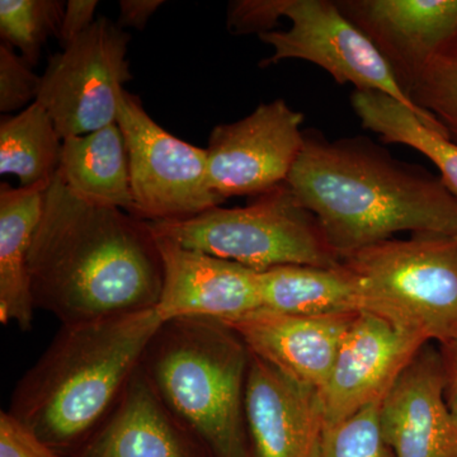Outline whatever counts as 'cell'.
<instances>
[{"label":"cell","mask_w":457,"mask_h":457,"mask_svg":"<svg viewBox=\"0 0 457 457\" xmlns=\"http://www.w3.org/2000/svg\"><path fill=\"white\" fill-rule=\"evenodd\" d=\"M33 303L62 326L155 309L163 262L149 221L75 196L59 174L27 257Z\"/></svg>","instance_id":"1"},{"label":"cell","mask_w":457,"mask_h":457,"mask_svg":"<svg viewBox=\"0 0 457 457\" xmlns=\"http://www.w3.org/2000/svg\"><path fill=\"white\" fill-rule=\"evenodd\" d=\"M286 185L339 258L405 231L457 237V196L441 177L363 137L306 130Z\"/></svg>","instance_id":"2"},{"label":"cell","mask_w":457,"mask_h":457,"mask_svg":"<svg viewBox=\"0 0 457 457\" xmlns=\"http://www.w3.org/2000/svg\"><path fill=\"white\" fill-rule=\"evenodd\" d=\"M162 324L149 309L62 326L18 381L8 413L68 455L112 413Z\"/></svg>","instance_id":"3"},{"label":"cell","mask_w":457,"mask_h":457,"mask_svg":"<svg viewBox=\"0 0 457 457\" xmlns=\"http://www.w3.org/2000/svg\"><path fill=\"white\" fill-rule=\"evenodd\" d=\"M248 366V348L227 324L182 318L162 324L140 371L212 457H255L245 422Z\"/></svg>","instance_id":"4"},{"label":"cell","mask_w":457,"mask_h":457,"mask_svg":"<svg viewBox=\"0 0 457 457\" xmlns=\"http://www.w3.org/2000/svg\"><path fill=\"white\" fill-rule=\"evenodd\" d=\"M341 262L359 278L366 312L427 343L457 341V237L413 234Z\"/></svg>","instance_id":"5"},{"label":"cell","mask_w":457,"mask_h":457,"mask_svg":"<svg viewBox=\"0 0 457 457\" xmlns=\"http://www.w3.org/2000/svg\"><path fill=\"white\" fill-rule=\"evenodd\" d=\"M149 225L156 237L237 262L258 273L290 264L323 269L341 264L317 218L286 183L258 195L246 206L213 207L185 220Z\"/></svg>","instance_id":"6"},{"label":"cell","mask_w":457,"mask_h":457,"mask_svg":"<svg viewBox=\"0 0 457 457\" xmlns=\"http://www.w3.org/2000/svg\"><path fill=\"white\" fill-rule=\"evenodd\" d=\"M117 125L128 150L132 215L150 222L185 220L225 203L210 187L206 149L165 131L128 89Z\"/></svg>","instance_id":"7"},{"label":"cell","mask_w":457,"mask_h":457,"mask_svg":"<svg viewBox=\"0 0 457 457\" xmlns=\"http://www.w3.org/2000/svg\"><path fill=\"white\" fill-rule=\"evenodd\" d=\"M130 35L99 17L47 62L36 102L62 139L82 137L117 122L125 84L131 79Z\"/></svg>","instance_id":"8"},{"label":"cell","mask_w":457,"mask_h":457,"mask_svg":"<svg viewBox=\"0 0 457 457\" xmlns=\"http://www.w3.org/2000/svg\"><path fill=\"white\" fill-rule=\"evenodd\" d=\"M285 17L291 21L290 29L258 36L275 50L262 62V68L284 60L312 62L332 75L337 83H350L354 90H374L396 99L427 128L447 137L435 117L407 97L383 54L342 13L336 2L288 0Z\"/></svg>","instance_id":"9"},{"label":"cell","mask_w":457,"mask_h":457,"mask_svg":"<svg viewBox=\"0 0 457 457\" xmlns=\"http://www.w3.org/2000/svg\"><path fill=\"white\" fill-rule=\"evenodd\" d=\"M303 114L278 98L245 119L215 126L206 147L209 182L222 201L284 185L305 144Z\"/></svg>","instance_id":"10"},{"label":"cell","mask_w":457,"mask_h":457,"mask_svg":"<svg viewBox=\"0 0 457 457\" xmlns=\"http://www.w3.org/2000/svg\"><path fill=\"white\" fill-rule=\"evenodd\" d=\"M426 345L425 339L378 315L360 312L319 393L324 425L335 426L384 400Z\"/></svg>","instance_id":"11"},{"label":"cell","mask_w":457,"mask_h":457,"mask_svg":"<svg viewBox=\"0 0 457 457\" xmlns=\"http://www.w3.org/2000/svg\"><path fill=\"white\" fill-rule=\"evenodd\" d=\"M336 3L383 54L405 95L429 62L457 51V0Z\"/></svg>","instance_id":"12"},{"label":"cell","mask_w":457,"mask_h":457,"mask_svg":"<svg viewBox=\"0 0 457 457\" xmlns=\"http://www.w3.org/2000/svg\"><path fill=\"white\" fill-rule=\"evenodd\" d=\"M163 262V287L155 312L163 323L182 318L216 320L262 308L260 273L156 237Z\"/></svg>","instance_id":"13"},{"label":"cell","mask_w":457,"mask_h":457,"mask_svg":"<svg viewBox=\"0 0 457 457\" xmlns=\"http://www.w3.org/2000/svg\"><path fill=\"white\" fill-rule=\"evenodd\" d=\"M359 314L297 315L260 308L220 321L240 337L249 352L319 394Z\"/></svg>","instance_id":"14"},{"label":"cell","mask_w":457,"mask_h":457,"mask_svg":"<svg viewBox=\"0 0 457 457\" xmlns=\"http://www.w3.org/2000/svg\"><path fill=\"white\" fill-rule=\"evenodd\" d=\"M245 411L255 457H315L326 427L318 392L252 352Z\"/></svg>","instance_id":"15"},{"label":"cell","mask_w":457,"mask_h":457,"mask_svg":"<svg viewBox=\"0 0 457 457\" xmlns=\"http://www.w3.org/2000/svg\"><path fill=\"white\" fill-rule=\"evenodd\" d=\"M380 423L395 457H457L440 351L426 345L414 357L385 396Z\"/></svg>","instance_id":"16"},{"label":"cell","mask_w":457,"mask_h":457,"mask_svg":"<svg viewBox=\"0 0 457 457\" xmlns=\"http://www.w3.org/2000/svg\"><path fill=\"white\" fill-rule=\"evenodd\" d=\"M64 457H212L153 392L140 368L119 404Z\"/></svg>","instance_id":"17"},{"label":"cell","mask_w":457,"mask_h":457,"mask_svg":"<svg viewBox=\"0 0 457 457\" xmlns=\"http://www.w3.org/2000/svg\"><path fill=\"white\" fill-rule=\"evenodd\" d=\"M49 186L0 188V321L31 329L33 303L27 257Z\"/></svg>","instance_id":"18"},{"label":"cell","mask_w":457,"mask_h":457,"mask_svg":"<svg viewBox=\"0 0 457 457\" xmlns=\"http://www.w3.org/2000/svg\"><path fill=\"white\" fill-rule=\"evenodd\" d=\"M60 179L75 196L97 206L134 212L128 150L120 126L62 140Z\"/></svg>","instance_id":"19"},{"label":"cell","mask_w":457,"mask_h":457,"mask_svg":"<svg viewBox=\"0 0 457 457\" xmlns=\"http://www.w3.org/2000/svg\"><path fill=\"white\" fill-rule=\"evenodd\" d=\"M262 308L297 315L365 312L359 278L345 264L279 266L260 273Z\"/></svg>","instance_id":"20"},{"label":"cell","mask_w":457,"mask_h":457,"mask_svg":"<svg viewBox=\"0 0 457 457\" xmlns=\"http://www.w3.org/2000/svg\"><path fill=\"white\" fill-rule=\"evenodd\" d=\"M351 106L362 128L385 144H403L426 155L440 170L442 182L457 196V144L425 123L389 96L374 90H353Z\"/></svg>","instance_id":"21"},{"label":"cell","mask_w":457,"mask_h":457,"mask_svg":"<svg viewBox=\"0 0 457 457\" xmlns=\"http://www.w3.org/2000/svg\"><path fill=\"white\" fill-rule=\"evenodd\" d=\"M62 139L38 102L0 122V174H13L21 187L49 186L59 170Z\"/></svg>","instance_id":"22"},{"label":"cell","mask_w":457,"mask_h":457,"mask_svg":"<svg viewBox=\"0 0 457 457\" xmlns=\"http://www.w3.org/2000/svg\"><path fill=\"white\" fill-rule=\"evenodd\" d=\"M66 3L60 0H2L0 36L35 66L50 37L59 38Z\"/></svg>","instance_id":"23"},{"label":"cell","mask_w":457,"mask_h":457,"mask_svg":"<svg viewBox=\"0 0 457 457\" xmlns=\"http://www.w3.org/2000/svg\"><path fill=\"white\" fill-rule=\"evenodd\" d=\"M383 400L335 426L324 427L315 457H395L380 423Z\"/></svg>","instance_id":"24"},{"label":"cell","mask_w":457,"mask_h":457,"mask_svg":"<svg viewBox=\"0 0 457 457\" xmlns=\"http://www.w3.org/2000/svg\"><path fill=\"white\" fill-rule=\"evenodd\" d=\"M407 96L457 144V51L429 62L408 87Z\"/></svg>","instance_id":"25"},{"label":"cell","mask_w":457,"mask_h":457,"mask_svg":"<svg viewBox=\"0 0 457 457\" xmlns=\"http://www.w3.org/2000/svg\"><path fill=\"white\" fill-rule=\"evenodd\" d=\"M32 68L8 45L0 46V111L3 113L23 111L37 99L41 77L33 73Z\"/></svg>","instance_id":"26"},{"label":"cell","mask_w":457,"mask_h":457,"mask_svg":"<svg viewBox=\"0 0 457 457\" xmlns=\"http://www.w3.org/2000/svg\"><path fill=\"white\" fill-rule=\"evenodd\" d=\"M288 0H237L228 3L227 25L234 35L272 32L285 17Z\"/></svg>","instance_id":"27"},{"label":"cell","mask_w":457,"mask_h":457,"mask_svg":"<svg viewBox=\"0 0 457 457\" xmlns=\"http://www.w3.org/2000/svg\"><path fill=\"white\" fill-rule=\"evenodd\" d=\"M0 457H59L17 418L0 414Z\"/></svg>","instance_id":"28"},{"label":"cell","mask_w":457,"mask_h":457,"mask_svg":"<svg viewBox=\"0 0 457 457\" xmlns=\"http://www.w3.org/2000/svg\"><path fill=\"white\" fill-rule=\"evenodd\" d=\"M97 0H68L60 29L59 40L62 49L82 36L95 23Z\"/></svg>","instance_id":"29"},{"label":"cell","mask_w":457,"mask_h":457,"mask_svg":"<svg viewBox=\"0 0 457 457\" xmlns=\"http://www.w3.org/2000/svg\"><path fill=\"white\" fill-rule=\"evenodd\" d=\"M163 4V0H121L119 26L144 29L153 14Z\"/></svg>","instance_id":"30"},{"label":"cell","mask_w":457,"mask_h":457,"mask_svg":"<svg viewBox=\"0 0 457 457\" xmlns=\"http://www.w3.org/2000/svg\"><path fill=\"white\" fill-rule=\"evenodd\" d=\"M440 356L445 378V399L457 423V341L442 343Z\"/></svg>","instance_id":"31"}]
</instances>
